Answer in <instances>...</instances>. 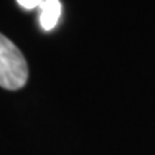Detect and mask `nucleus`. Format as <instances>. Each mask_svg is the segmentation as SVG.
Segmentation results:
<instances>
[{
    "label": "nucleus",
    "mask_w": 155,
    "mask_h": 155,
    "mask_svg": "<svg viewBox=\"0 0 155 155\" xmlns=\"http://www.w3.org/2000/svg\"><path fill=\"white\" fill-rule=\"evenodd\" d=\"M29 69L23 53L16 45L0 33V86L17 91L28 82Z\"/></svg>",
    "instance_id": "f257e3e1"
},
{
    "label": "nucleus",
    "mask_w": 155,
    "mask_h": 155,
    "mask_svg": "<svg viewBox=\"0 0 155 155\" xmlns=\"http://www.w3.org/2000/svg\"><path fill=\"white\" fill-rule=\"evenodd\" d=\"M45 0H17V3L25 7V9H35V7H40Z\"/></svg>",
    "instance_id": "7ed1b4c3"
},
{
    "label": "nucleus",
    "mask_w": 155,
    "mask_h": 155,
    "mask_svg": "<svg viewBox=\"0 0 155 155\" xmlns=\"http://www.w3.org/2000/svg\"><path fill=\"white\" fill-rule=\"evenodd\" d=\"M62 6L59 0H45L40 6V26L43 30H52L61 17Z\"/></svg>",
    "instance_id": "f03ea898"
}]
</instances>
